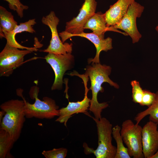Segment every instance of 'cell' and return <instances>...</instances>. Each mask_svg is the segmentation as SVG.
Here are the masks:
<instances>
[{
	"label": "cell",
	"instance_id": "1",
	"mask_svg": "<svg viewBox=\"0 0 158 158\" xmlns=\"http://www.w3.org/2000/svg\"><path fill=\"white\" fill-rule=\"evenodd\" d=\"M85 71V73L87 75L90 80L91 86L89 89L91 90L92 93L88 110L93 114L95 118L99 119L102 117L101 113L103 110L109 106L107 102L100 103L97 100L98 92L104 91L102 85L103 83L106 82L116 89H119V87L117 83L109 78L111 71V68L110 66L102 65L100 63H94L87 66Z\"/></svg>",
	"mask_w": 158,
	"mask_h": 158
},
{
	"label": "cell",
	"instance_id": "2",
	"mask_svg": "<svg viewBox=\"0 0 158 158\" xmlns=\"http://www.w3.org/2000/svg\"><path fill=\"white\" fill-rule=\"evenodd\" d=\"M23 100L11 99L2 103L1 110L5 112L0 123V128L9 134L16 142L19 138L26 117Z\"/></svg>",
	"mask_w": 158,
	"mask_h": 158
},
{
	"label": "cell",
	"instance_id": "3",
	"mask_svg": "<svg viewBox=\"0 0 158 158\" xmlns=\"http://www.w3.org/2000/svg\"><path fill=\"white\" fill-rule=\"evenodd\" d=\"M87 115L92 118L96 124L98 146L95 150L84 143L83 146L85 153L86 154L93 153L96 158H115L117 149L112 144V124L105 118L97 119L89 113Z\"/></svg>",
	"mask_w": 158,
	"mask_h": 158
},
{
	"label": "cell",
	"instance_id": "4",
	"mask_svg": "<svg viewBox=\"0 0 158 158\" xmlns=\"http://www.w3.org/2000/svg\"><path fill=\"white\" fill-rule=\"evenodd\" d=\"M22 92L20 89L17 91V93L24 102V110L26 118L51 119L59 116V107L54 100L47 97H44L42 100L38 98L39 90L37 86L32 87L29 93L31 98L35 99L33 104L26 101L22 94Z\"/></svg>",
	"mask_w": 158,
	"mask_h": 158
},
{
	"label": "cell",
	"instance_id": "5",
	"mask_svg": "<svg viewBox=\"0 0 158 158\" xmlns=\"http://www.w3.org/2000/svg\"><path fill=\"white\" fill-rule=\"evenodd\" d=\"M97 4L95 0H84L78 16L67 22L65 31L59 33L63 43L84 32L85 25L95 13Z\"/></svg>",
	"mask_w": 158,
	"mask_h": 158
},
{
	"label": "cell",
	"instance_id": "6",
	"mask_svg": "<svg viewBox=\"0 0 158 158\" xmlns=\"http://www.w3.org/2000/svg\"><path fill=\"white\" fill-rule=\"evenodd\" d=\"M142 128L130 119L123 121L121 125V135L131 157L144 158L142 151Z\"/></svg>",
	"mask_w": 158,
	"mask_h": 158
},
{
	"label": "cell",
	"instance_id": "7",
	"mask_svg": "<svg viewBox=\"0 0 158 158\" xmlns=\"http://www.w3.org/2000/svg\"><path fill=\"white\" fill-rule=\"evenodd\" d=\"M46 61L53 69L55 79L51 90H61L63 88V77L65 72L74 67L75 60L71 53L56 54L48 53L45 56Z\"/></svg>",
	"mask_w": 158,
	"mask_h": 158
},
{
	"label": "cell",
	"instance_id": "8",
	"mask_svg": "<svg viewBox=\"0 0 158 158\" xmlns=\"http://www.w3.org/2000/svg\"><path fill=\"white\" fill-rule=\"evenodd\" d=\"M32 52L26 49L20 50L6 43L0 53V76H9L23 63L24 56Z\"/></svg>",
	"mask_w": 158,
	"mask_h": 158
},
{
	"label": "cell",
	"instance_id": "9",
	"mask_svg": "<svg viewBox=\"0 0 158 158\" xmlns=\"http://www.w3.org/2000/svg\"><path fill=\"white\" fill-rule=\"evenodd\" d=\"M41 21L43 24L49 28L51 34V39L49 45L46 49L42 51L56 54L71 53L72 44L67 42L63 43L59 38L57 28L59 20L56 16L54 12L51 11L49 14L43 16Z\"/></svg>",
	"mask_w": 158,
	"mask_h": 158
},
{
	"label": "cell",
	"instance_id": "10",
	"mask_svg": "<svg viewBox=\"0 0 158 158\" xmlns=\"http://www.w3.org/2000/svg\"><path fill=\"white\" fill-rule=\"evenodd\" d=\"M144 7L134 1L129 7L127 11L120 22L114 25L115 29L124 31L131 38L134 44L138 42L142 37L136 25V19L140 18Z\"/></svg>",
	"mask_w": 158,
	"mask_h": 158
},
{
	"label": "cell",
	"instance_id": "11",
	"mask_svg": "<svg viewBox=\"0 0 158 158\" xmlns=\"http://www.w3.org/2000/svg\"><path fill=\"white\" fill-rule=\"evenodd\" d=\"M74 75L79 76L83 81L85 87V95L83 99L81 101L77 102L69 101L67 106L59 109V116L56 120V121L61 123H64L66 127L67 122L70 117L73 114L79 113H83L86 115L88 113L87 112L90 105V99L87 97V92L89 90L87 87V82L89 78L87 74H79L75 71L74 73Z\"/></svg>",
	"mask_w": 158,
	"mask_h": 158
},
{
	"label": "cell",
	"instance_id": "12",
	"mask_svg": "<svg viewBox=\"0 0 158 158\" xmlns=\"http://www.w3.org/2000/svg\"><path fill=\"white\" fill-rule=\"evenodd\" d=\"M158 126L149 121L142 127V151L145 158H151L158 150Z\"/></svg>",
	"mask_w": 158,
	"mask_h": 158
},
{
	"label": "cell",
	"instance_id": "13",
	"mask_svg": "<svg viewBox=\"0 0 158 158\" xmlns=\"http://www.w3.org/2000/svg\"><path fill=\"white\" fill-rule=\"evenodd\" d=\"M36 23L35 19L29 20L27 21L24 23H20L17 25L13 31L10 32H4L5 37L6 40V43L10 45L21 49H26L33 51H37V44L34 47H25L19 44L16 40L15 36L18 33L23 32H28L30 33H33L35 32L33 28V26Z\"/></svg>",
	"mask_w": 158,
	"mask_h": 158
},
{
	"label": "cell",
	"instance_id": "14",
	"mask_svg": "<svg viewBox=\"0 0 158 158\" xmlns=\"http://www.w3.org/2000/svg\"><path fill=\"white\" fill-rule=\"evenodd\" d=\"M135 0H118L111 5L104 13L108 27H114L119 23L126 13L129 6Z\"/></svg>",
	"mask_w": 158,
	"mask_h": 158
},
{
	"label": "cell",
	"instance_id": "15",
	"mask_svg": "<svg viewBox=\"0 0 158 158\" xmlns=\"http://www.w3.org/2000/svg\"><path fill=\"white\" fill-rule=\"evenodd\" d=\"M75 36H79L85 38L92 42L95 45L96 52L95 57L93 58H90L88 60L89 63H92V64L100 63L99 56L102 51H107L113 48L112 39L108 37L105 39L104 37L99 36L92 32L85 33L84 32Z\"/></svg>",
	"mask_w": 158,
	"mask_h": 158
},
{
	"label": "cell",
	"instance_id": "16",
	"mask_svg": "<svg viewBox=\"0 0 158 158\" xmlns=\"http://www.w3.org/2000/svg\"><path fill=\"white\" fill-rule=\"evenodd\" d=\"M84 29L92 30L94 33L104 37V34L107 31H117L114 27H108L107 24L105 13L101 12L95 13L87 21Z\"/></svg>",
	"mask_w": 158,
	"mask_h": 158
},
{
	"label": "cell",
	"instance_id": "17",
	"mask_svg": "<svg viewBox=\"0 0 158 158\" xmlns=\"http://www.w3.org/2000/svg\"><path fill=\"white\" fill-rule=\"evenodd\" d=\"M15 142L9 134L0 128V158H13L14 157L10 153Z\"/></svg>",
	"mask_w": 158,
	"mask_h": 158
},
{
	"label": "cell",
	"instance_id": "18",
	"mask_svg": "<svg viewBox=\"0 0 158 158\" xmlns=\"http://www.w3.org/2000/svg\"><path fill=\"white\" fill-rule=\"evenodd\" d=\"M155 93V98L152 104L146 109L138 113L135 117L136 124H139L144 118L149 115V121L158 125V91Z\"/></svg>",
	"mask_w": 158,
	"mask_h": 158
},
{
	"label": "cell",
	"instance_id": "19",
	"mask_svg": "<svg viewBox=\"0 0 158 158\" xmlns=\"http://www.w3.org/2000/svg\"><path fill=\"white\" fill-rule=\"evenodd\" d=\"M0 32L12 31L17 25L13 15L4 7L0 6Z\"/></svg>",
	"mask_w": 158,
	"mask_h": 158
},
{
	"label": "cell",
	"instance_id": "20",
	"mask_svg": "<svg viewBox=\"0 0 158 158\" xmlns=\"http://www.w3.org/2000/svg\"><path fill=\"white\" fill-rule=\"evenodd\" d=\"M121 127L118 125L112 128V135L117 145V151L115 158H130L128 148L123 144V141L120 133Z\"/></svg>",
	"mask_w": 158,
	"mask_h": 158
},
{
	"label": "cell",
	"instance_id": "21",
	"mask_svg": "<svg viewBox=\"0 0 158 158\" xmlns=\"http://www.w3.org/2000/svg\"><path fill=\"white\" fill-rule=\"evenodd\" d=\"M132 87V97L133 101L135 103L140 104L144 93V90L141 87L139 82L136 80L131 81Z\"/></svg>",
	"mask_w": 158,
	"mask_h": 158
},
{
	"label": "cell",
	"instance_id": "22",
	"mask_svg": "<svg viewBox=\"0 0 158 158\" xmlns=\"http://www.w3.org/2000/svg\"><path fill=\"white\" fill-rule=\"evenodd\" d=\"M67 152L66 148L61 147L49 150H44L42 154L46 158H65Z\"/></svg>",
	"mask_w": 158,
	"mask_h": 158
},
{
	"label": "cell",
	"instance_id": "23",
	"mask_svg": "<svg viewBox=\"0 0 158 158\" xmlns=\"http://www.w3.org/2000/svg\"><path fill=\"white\" fill-rule=\"evenodd\" d=\"M8 3L9 8L16 11L21 18L23 16V11L28 8V6L22 4L20 0H4Z\"/></svg>",
	"mask_w": 158,
	"mask_h": 158
},
{
	"label": "cell",
	"instance_id": "24",
	"mask_svg": "<svg viewBox=\"0 0 158 158\" xmlns=\"http://www.w3.org/2000/svg\"><path fill=\"white\" fill-rule=\"evenodd\" d=\"M155 97V93L147 90H144L142 102L140 105L142 106H150L153 102Z\"/></svg>",
	"mask_w": 158,
	"mask_h": 158
},
{
	"label": "cell",
	"instance_id": "25",
	"mask_svg": "<svg viewBox=\"0 0 158 158\" xmlns=\"http://www.w3.org/2000/svg\"><path fill=\"white\" fill-rule=\"evenodd\" d=\"M5 114V112L3 110H1L0 111V123H1L2 119Z\"/></svg>",
	"mask_w": 158,
	"mask_h": 158
},
{
	"label": "cell",
	"instance_id": "26",
	"mask_svg": "<svg viewBox=\"0 0 158 158\" xmlns=\"http://www.w3.org/2000/svg\"><path fill=\"white\" fill-rule=\"evenodd\" d=\"M151 158H158V150Z\"/></svg>",
	"mask_w": 158,
	"mask_h": 158
},
{
	"label": "cell",
	"instance_id": "27",
	"mask_svg": "<svg viewBox=\"0 0 158 158\" xmlns=\"http://www.w3.org/2000/svg\"><path fill=\"white\" fill-rule=\"evenodd\" d=\"M156 31L158 32V25H157L155 28Z\"/></svg>",
	"mask_w": 158,
	"mask_h": 158
}]
</instances>
